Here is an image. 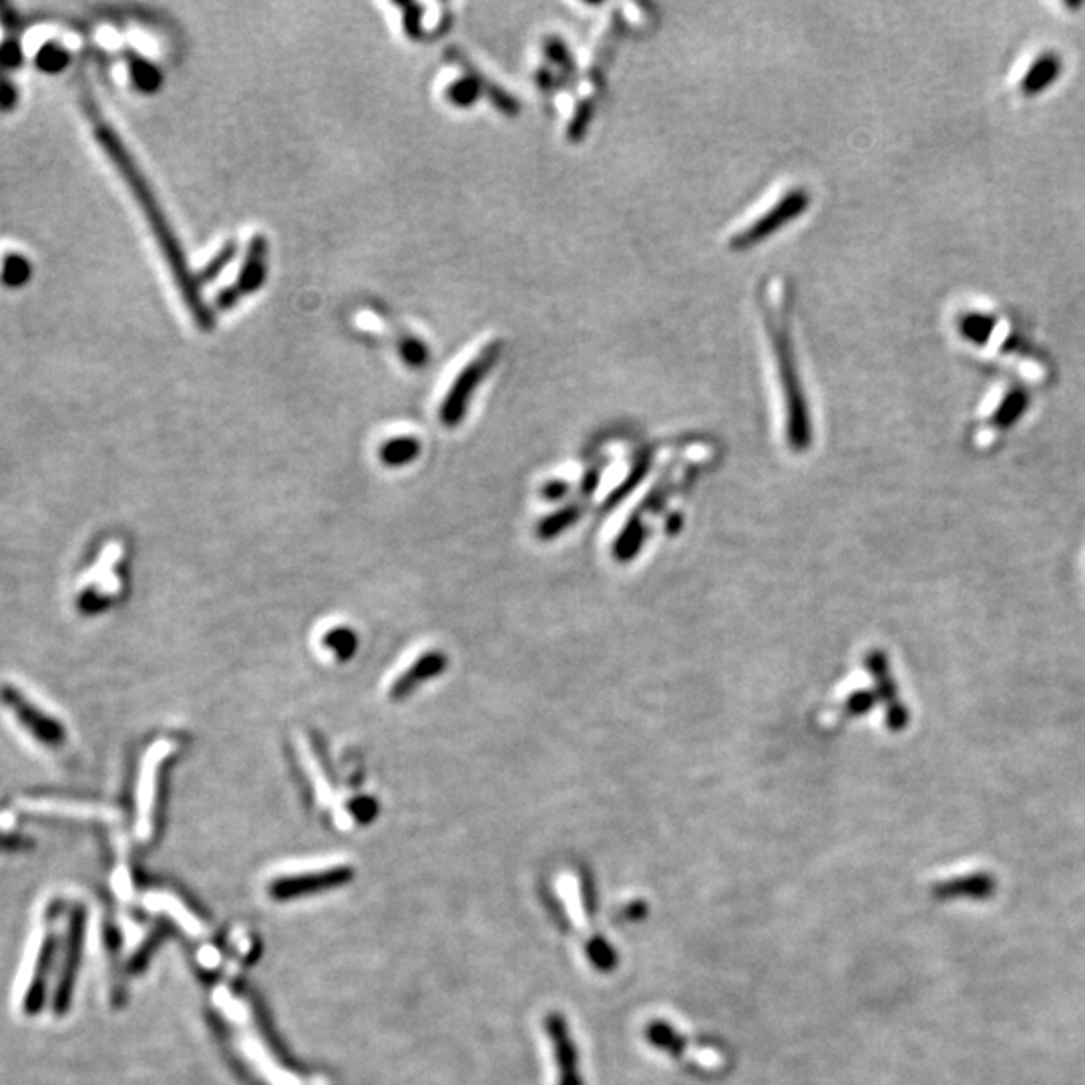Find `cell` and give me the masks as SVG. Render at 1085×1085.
Here are the masks:
<instances>
[{"instance_id": "19", "label": "cell", "mask_w": 1085, "mask_h": 1085, "mask_svg": "<svg viewBox=\"0 0 1085 1085\" xmlns=\"http://www.w3.org/2000/svg\"><path fill=\"white\" fill-rule=\"evenodd\" d=\"M236 244L230 242L227 246H223L222 251L204 268V272L197 278V284H208L211 280H215V275L222 274L223 270L230 266V262L236 258Z\"/></svg>"}, {"instance_id": "5", "label": "cell", "mask_w": 1085, "mask_h": 1085, "mask_svg": "<svg viewBox=\"0 0 1085 1085\" xmlns=\"http://www.w3.org/2000/svg\"><path fill=\"white\" fill-rule=\"evenodd\" d=\"M23 49H25V59H30L35 69L49 75L63 73L73 59V51L69 49L65 40L57 37V33L49 28L28 33L27 39H23Z\"/></svg>"}, {"instance_id": "3", "label": "cell", "mask_w": 1085, "mask_h": 1085, "mask_svg": "<svg viewBox=\"0 0 1085 1085\" xmlns=\"http://www.w3.org/2000/svg\"><path fill=\"white\" fill-rule=\"evenodd\" d=\"M266 275H268V239L263 236H254L249 242L246 260L239 268L236 284L220 292V296L215 298V306L220 310L234 308L244 296L260 289L266 282Z\"/></svg>"}, {"instance_id": "6", "label": "cell", "mask_w": 1085, "mask_h": 1085, "mask_svg": "<svg viewBox=\"0 0 1085 1085\" xmlns=\"http://www.w3.org/2000/svg\"><path fill=\"white\" fill-rule=\"evenodd\" d=\"M445 655L439 654V652H431V650L429 652H420L408 664L400 667L398 674L394 676L391 686H389L391 698L393 700H403L405 695L412 693L415 688H419L420 683L436 678L445 669Z\"/></svg>"}, {"instance_id": "20", "label": "cell", "mask_w": 1085, "mask_h": 1085, "mask_svg": "<svg viewBox=\"0 0 1085 1085\" xmlns=\"http://www.w3.org/2000/svg\"><path fill=\"white\" fill-rule=\"evenodd\" d=\"M403 9H405L406 13L405 14L406 35H408V37H412V39H419V30H420L419 7H417V4H406V7H403Z\"/></svg>"}, {"instance_id": "21", "label": "cell", "mask_w": 1085, "mask_h": 1085, "mask_svg": "<svg viewBox=\"0 0 1085 1085\" xmlns=\"http://www.w3.org/2000/svg\"><path fill=\"white\" fill-rule=\"evenodd\" d=\"M1063 4H1065V9H1072V11H1077L1084 7V2H1063Z\"/></svg>"}, {"instance_id": "2", "label": "cell", "mask_w": 1085, "mask_h": 1085, "mask_svg": "<svg viewBox=\"0 0 1085 1085\" xmlns=\"http://www.w3.org/2000/svg\"><path fill=\"white\" fill-rule=\"evenodd\" d=\"M498 354H501L498 344H489L477 358H472L471 362L463 368V372L453 382V386L446 393L445 400L439 410V419L445 427H457L458 422L463 420L467 408H469L472 393L483 382L489 370L495 367Z\"/></svg>"}, {"instance_id": "8", "label": "cell", "mask_w": 1085, "mask_h": 1085, "mask_svg": "<svg viewBox=\"0 0 1085 1085\" xmlns=\"http://www.w3.org/2000/svg\"><path fill=\"white\" fill-rule=\"evenodd\" d=\"M83 925H85V913L81 907H75V911L71 915V928H69L65 969H63L61 983H59L57 994H54V1015H65L66 1009L71 1006V994H73L75 975H77V967H79Z\"/></svg>"}, {"instance_id": "1", "label": "cell", "mask_w": 1085, "mask_h": 1085, "mask_svg": "<svg viewBox=\"0 0 1085 1085\" xmlns=\"http://www.w3.org/2000/svg\"><path fill=\"white\" fill-rule=\"evenodd\" d=\"M79 97L83 113H85V118L91 121L93 135L97 139V144L106 151L111 165L118 170L125 185L130 187L133 199L141 208L145 222L151 227L153 236L158 239L159 249H161L165 262L170 266L171 275L175 280V286L182 292V298H184L189 315L196 320L197 326L201 328V330H210L213 326V315H211L210 308L206 306V301L201 298L197 278L192 274V270L187 266V260H185L184 249L180 246V239L173 234L170 222H168V218L163 213V208L159 206L158 197H156L151 185L147 182L144 171L139 170V165L135 163L130 149L125 147L118 132L113 130V125L103 118L101 107H99L95 95H93L91 89L85 83L81 85Z\"/></svg>"}, {"instance_id": "11", "label": "cell", "mask_w": 1085, "mask_h": 1085, "mask_svg": "<svg viewBox=\"0 0 1085 1085\" xmlns=\"http://www.w3.org/2000/svg\"><path fill=\"white\" fill-rule=\"evenodd\" d=\"M33 275L27 254L14 246L0 244V286L16 289L25 286Z\"/></svg>"}, {"instance_id": "7", "label": "cell", "mask_w": 1085, "mask_h": 1085, "mask_svg": "<svg viewBox=\"0 0 1085 1085\" xmlns=\"http://www.w3.org/2000/svg\"><path fill=\"white\" fill-rule=\"evenodd\" d=\"M0 698L7 706L13 707L14 714L23 722V726H27L35 736H39L42 742H47V744H61L63 742V730H61L59 722H54L47 714L37 710V706H33L27 698H23L14 690L13 686H2Z\"/></svg>"}, {"instance_id": "15", "label": "cell", "mask_w": 1085, "mask_h": 1085, "mask_svg": "<svg viewBox=\"0 0 1085 1085\" xmlns=\"http://www.w3.org/2000/svg\"><path fill=\"white\" fill-rule=\"evenodd\" d=\"M420 443L412 436H400L393 439L380 448V458L391 465V467H403L406 463H412L419 457Z\"/></svg>"}, {"instance_id": "17", "label": "cell", "mask_w": 1085, "mask_h": 1085, "mask_svg": "<svg viewBox=\"0 0 1085 1085\" xmlns=\"http://www.w3.org/2000/svg\"><path fill=\"white\" fill-rule=\"evenodd\" d=\"M322 645L344 662L356 650V636H354L353 629L336 626V628L328 629L326 633L322 636Z\"/></svg>"}, {"instance_id": "14", "label": "cell", "mask_w": 1085, "mask_h": 1085, "mask_svg": "<svg viewBox=\"0 0 1085 1085\" xmlns=\"http://www.w3.org/2000/svg\"><path fill=\"white\" fill-rule=\"evenodd\" d=\"M995 328H997V318L985 312H969L959 322L961 336L975 346H985L991 341Z\"/></svg>"}, {"instance_id": "16", "label": "cell", "mask_w": 1085, "mask_h": 1085, "mask_svg": "<svg viewBox=\"0 0 1085 1085\" xmlns=\"http://www.w3.org/2000/svg\"><path fill=\"white\" fill-rule=\"evenodd\" d=\"M127 65H130V75H132L133 85L139 91H156L159 85H161V73H159L158 66L151 65L144 57L130 54L127 57Z\"/></svg>"}, {"instance_id": "13", "label": "cell", "mask_w": 1085, "mask_h": 1085, "mask_svg": "<svg viewBox=\"0 0 1085 1085\" xmlns=\"http://www.w3.org/2000/svg\"><path fill=\"white\" fill-rule=\"evenodd\" d=\"M991 890H994V880H991L989 876L973 875L965 876V878H954V880H949V883H942V885H939V887L935 889V895H937V897H942V899L959 897V895H967V897H987Z\"/></svg>"}, {"instance_id": "9", "label": "cell", "mask_w": 1085, "mask_h": 1085, "mask_svg": "<svg viewBox=\"0 0 1085 1085\" xmlns=\"http://www.w3.org/2000/svg\"><path fill=\"white\" fill-rule=\"evenodd\" d=\"M54 953H57V937L53 935V930L47 935V939L42 942V949H40L39 961H37V971L33 975V983L28 987L27 999H25V1011L27 1015H37L42 1003H45V991H47V975H49V969H51V963H53Z\"/></svg>"}, {"instance_id": "18", "label": "cell", "mask_w": 1085, "mask_h": 1085, "mask_svg": "<svg viewBox=\"0 0 1085 1085\" xmlns=\"http://www.w3.org/2000/svg\"><path fill=\"white\" fill-rule=\"evenodd\" d=\"M465 66H467V71H469V75H471V77L457 81V83H455V85H451V87H448V91H446L448 99H451L455 106H469V103H472V101L477 99V93H479V81H477L474 71H472L469 65Z\"/></svg>"}, {"instance_id": "12", "label": "cell", "mask_w": 1085, "mask_h": 1085, "mask_svg": "<svg viewBox=\"0 0 1085 1085\" xmlns=\"http://www.w3.org/2000/svg\"><path fill=\"white\" fill-rule=\"evenodd\" d=\"M1027 408H1029V393L1025 389H1013L1006 394L1001 405L997 406L991 424L995 429L1007 431L1020 422Z\"/></svg>"}, {"instance_id": "10", "label": "cell", "mask_w": 1085, "mask_h": 1085, "mask_svg": "<svg viewBox=\"0 0 1085 1085\" xmlns=\"http://www.w3.org/2000/svg\"><path fill=\"white\" fill-rule=\"evenodd\" d=\"M1061 71H1063V61L1058 53L1049 51L1041 54L1039 59L1033 61L1029 71L1021 81V91L1025 95H1039L1046 91L1047 87H1051L1059 79Z\"/></svg>"}, {"instance_id": "4", "label": "cell", "mask_w": 1085, "mask_h": 1085, "mask_svg": "<svg viewBox=\"0 0 1085 1085\" xmlns=\"http://www.w3.org/2000/svg\"><path fill=\"white\" fill-rule=\"evenodd\" d=\"M545 1032L550 1037L551 1049L557 1063V1085H585L579 1072V1051H577L574 1033L562 1013L553 1011L545 1020Z\"/></svg>"}]
</instances>
